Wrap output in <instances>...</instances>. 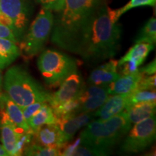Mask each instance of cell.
Masks as SVG:
<instances>
[{
	"mask_svg": "<svg viewBox=\"0 0 156 156\" xmlns=\"http://www.w3.org/2000/svg\"><path fill=\"white\" fill-rule=\"evenodd\" d=\"M59 86L56 92L50 93L48 97L47 103L51 107L77 98L83 92L85 85L81 75L75 72L68 76Z\"/></svg>",
	"mask_w": 156,
	"mask_h": 156,
	"instance_id": "cell-9",
	"label": "cell"
},
{
	"mask_svg": "<svg viewBox=\"0 0 156 156\" xmlns=\"http://www.w3.org/2000/svg\"><path fill=\"white\" fill-rule=\"evenodd\" d=\"M108 153L106 151H100V150L95 149L90 147H87L85 145H78L74 151L73 155L76 156H103L108 155Z\"/></svg>",
	"mask_w": 156,
	"mask_h": 156,
	"instance_id": "cell-27",
	"label": "cell"
},
{
	"mask_svg": "<svg viewBox=\"0 0 156 156\" xmlns=\"http://www.w3.org/2000/svg\"><path fill=\"white\" fill-rule=\"evenodd\" d=\"M3 86L6 94L21 108L38 101L47 102L50 95L21 66L7 69Z\"/></svg>",
	"mask_w": 156,
	"mask_h": 156,
	"instance_id": "cell-4",
	"label": "cell"
},
{
	"mask_svg": "<svg viewBox=\"0 0 156 156\" xmlns=\"http://www.w3.org/2000/svg\"><path fill=\"white\" fill-rule=\"evenodd\" d=\"M44 103V101H38V102L31 103V104L22 108L23 117H24L27 124H28L29 120L32 118V116L35 114H36L39 111V109L41 108Z\"/></svg>",
	"mask_w": 156,
	"mask_h": 156,
	"instance_id": "cell-28",
	"label": "cell"
},
{
	"mask_svg": "<svg viewBox=\"0 0 156 156\" xmlns=\"http://www.w3.org/2000/svg\"><path fill=\"white\" fill-rule=\"evenodd\" d=\"M143 76L139 71L130 75H120L116 80L108 85V94H126L132 93L136 89L138 83Z\"/></svg>",
	"mask_w": 156,
	"mask_h": 156,
	"instance_id": "cell-16",
	"label": "cell"
},
{
	"mask_svg": "<svg viewBox=\"0 0 156 156\" xmlns=\"http://www.w3.org/2000/svg\"><path fill=\"white\" fill-rule=\"evenodd\" d=\"M0 38L8 39L9 41L18 44L12 29L7 25L0 22Z\"/></svg>",
	"mask_w": 156,
	"mask_h": 156,
	"instance_id": "cell-32",
	"label": "cell"
},
{
	"mask_svg": "<svg viewBox=\"0 0 156 156\" xmlns=\"http://www.w3.org/2000/svg\"><path fill=\"white\" fill-rule=\"evenodd\" d=\"M1 126V140L5 151L9 155L14 156L20 132L23 129L17 128L12 123L7 119H0Z\"/></svg>",
	"mask_w": 156,
	"mask_h": 156,
	"instance_id": "cell-17",
	"label": "cell"
},
{
	"mask_svg": "<svg viewBox=\"0 0 156 156\" xmlns=\"http://www.w3.org/2000/svg\"><path fill=\"white\" fill-rule=\"evenodd\" d=\"M8 153L5 151L2 145H0V156H8Z\"/></svg>",
	"mask_w": 156,
	"mask_h": 156,
	"instance_id": "cell-34",
	"label": "cell"
},
{
	"mask_svg": "<svg viewBox=\"0 0 156 156\" xmlns=\"http://www.w3.org/2000/svg\"><path fill=\"white\" fill-rule=\"evenodd\" d=\"M109 96L108 86L89 85L85 86L79 96L80 113L95 112L104 103Z\"/></svg>",
	"mask_w": 156,
	"mask_h": 156,
	"instance_id": "cell-10",
	"label": "cell"
},
{
	"mask_svg": "<svg viewBox=\"0 0 156 156\" xmlns=\"http://www.w3.org/2000/svg\"><path fill=\"white\" fill-rule=\"evenodd\" d=\"M31 12L29 0H0V22L12 29L18 43L28 30Z\"/></svg>",
	"mask_w": 156,
	"mask_h": 156,
	"instance_id": "cell-7",
	"label": "cell"
},
{
	"mask_svg": "<svg viewBox=\"0 0 156 156\" xmlns=\"http://www.w3.org/2000/svg\"><path fill=\"white\" fill-rule=\"evenodd\" d=\"M54 18L53 12L42 7L20 42V51L23 58L30 59L43 49L51 33Z\"/></svg>",
	"mask_w": 156,
	"mask_h": 156,
	"instance_id": "cell-6",
	"label": "cell"
},
{
	"mask_svg": "<svg viewBox=\"0 0 156 156\" xmlns=\"http://www.w3.org/2000/svg\"><path fill=\"white\" fill-rule=\"evenodd\" d=\"M156 0H130L129 2L118 9H114L115 15L116 18L119 20L120 17L126 12L135 7H142V6H151L154 7L155 5Z\"/></svg>",
	"mask_w": 156,
	"mask_h": 156,
	"instance_id": "cell-26",
	"label": "cell"
},
{
	"mask_svg": "<svg viewBox=\"0 0 156 156\" xmlns=\"http://www.w3.org/2000/svg\"><path fill=\"white\" fill-rule=\"evenodd\" d=\"M128 133L121 147V151L125 153H135L145 151L155 140V116L134 124Z\"/></svg>",
	"mask_w": 156,
	"mask_h": 156,
	"instance_id": "cell-8",
	"label": "cell"
},
{
	"mask_svg": "<svg viewBox=\"0 0 156 156\" xmlns=\"http://www.w3.org/2000/svg\"><path fill=\"white\" fill-rule=\"evenodd\" d=\"M129 93L109 95L104 103L94 112L95 118L106 120L119 114L128 106Z\"/></svg>",
	"mask_w": 156,
	"mask_h": 156,
	"instance_id": "cell-13",
	"label": "cell"
},
{
	"mask_svg": "<svg viewBox=\"0 0 156 156\" xmlns=\"http://www.w3.org/2000/svg\"><path fill=\"white\" fill-rule=\"evenodd\" d=\"M156 41V20L151 17L142 27L139 35L136 37L134 43H147L155 44Z\"/></svg>",
	"mask_w": 156,
	"mask_h": 156,
	"instance_id": "cell-23",
	"label": "cell"
},
{
	"mask_svg": "<svg viewBox=\"0 0 156 156\" xmlns=\"http://www.w3.org/2000/svg\"><path fill=\"white\" fill-rule=\"evenodd\" d=\"M2 74L0 72V92H1L2 90Z\"/></svg>",
	"mask_w": 156,
	"mask_h": 156,
	"instance_id": "cell-35",
	"label": "cell"
},
{
	"mask_svg": "<svg viewBox=\"0 0 156 156\" xmlns=\"http://www.w3.org/2000/svg\"><path fill=\"white\" fill-rule=\"evenodd\" d=\"M118 68V61L112 59L95 68L89 76L88 85L108 86L120 77Z\"/></svg>",
	"mask_w": 156,
	"mask_h": 156,
	"instance_id": "cell-14",
	"label": "cell"
},
{
	"mask_svg": "<svg viewBox=\"0 0 156 156\" xmlns=\"http://www.w3.org/2000/svg\"><path fill=\"white\" fill-rule=\"evenodd\" d=\"M25 155L33 156H57L61 155V149L56 147H46L36 143L30 144L25 148Z\"/></svg>",
	"mask_w": 156,
	"mask_h": 156,
	"instance_id": "cell-24",
	"label": "cell"
},
{
	"mask_svg": "<svg viewBox=\"0 0 156 156\" xmlns=\"http://www.w3.org/2000/svg\"><path fill=\"white\" fill-rule=\"evenodd\" d=\"M140 64L134 61H128L124 62L119 67L121 68V73L122 75H130V74H134L138 72Z\"/></svg>",
	"mask_w": 156,
	"mask_h": 156,
	"instance_id": "cell-31",
	"label": "cell"
},
{
	"mask_svg": "<svg viewBox=\"0 0 156 156\" xmlns=\"http://www.w3.org/2000/svg\"><path fill=\"white\" fill-rule=\"evenodd\" d=\"M138 71L141 73L142 75L145 76L148 75H153L155 74L156 71V62L155 59L152 61L151 63H149L145 67H143L142 68H139Z\"/></svg>",
	"mask_w": 156,
	"mask_h": 156,
	"instance_id": "cell-33",
	"label": "cell"
},
{
	"mask_svg": "<svg viewBox=\"0 0 156 156\" xmlns=\"http://www.w3.org/2000/svg\"><path fill=\"white\" fill-rule=\"evenodd\" d=\"M153 48V44L147 43H136L129 48L125 55L121 58L119 61H118V67L128 61L136 62L142 65Z\"/></svg>",
	"mask_w": 156,
	"mask_h": 156,
	"instance_id": "cell-21",
	"label": "cell"
},
{
	"mask_svg": "<svg viewBox=\"0 0 156 156\" xmlns=\"http://www.w3.org/2000/svg\"><path fill=\"white\" fill-rule=\"evenodd\" d=\"M20 55L16 43L0 38V69L9 67Z\"/></svg>",
	"mask_w": 156,
	"mask_h": 156,
	"instance_id": "cell-20",
	"label": "cell"
},
{
	"mask_svg": "<svg viewBox=\"0 0 156 156\" xmlns=\"http://www.w3.org/2000/svg\"><path fill=\"white\" fill-rule=\"evenodd\" d=\"M57 119L53 112V108L47 102H45L41 108L29 120L28 125L34 134L45 124H56Z\"/></svg>",
	"mask_w": 156,
	"mask_h": 156,
	"instance_id": "cell-19",
	"label": "cell"
},
{
	"mask_svg": "<svg viewBox=\"0 0 156 156\" xmlns=\"http://www.w3.org/2000/svg\"><path fill=\"white\" fill-rule=\"evenodd\" d=\"M80 101L78 97L77 98L52 107V108L58 122V120L69 118L80 114Z\"/></svg>",
	"mask_w": 156,
	"mask_h": 156,
	"instance_id": "cell-22",
	"label": "cell"
},
{
	"mask_svg": "<svg viewBox=\"0 0 156 156\" xmlns=\"http://www.w3.org/2000/svg\"><path fill=\"white\" fill-rule=\"evenodd\" d=\"M37 65L45 83L56 87L68 76L77 72V63L73 58L56 50L48 49L39 56Z\"/></svg>",
	"mask_w": 156,
	"mask_h": 156,
	"instance_id": "cell-5",
	"label": "cell"
},
{
	"mask_svg": "<svg viewBox=\"0 0 156 156\" xmlns=\"http://www.w3.org/2000/svg\"><path fill=\"white\" fill-rule=\"evenodd\" d=\"M103 0H64V6L54 18L51 42L69 51L83 29Z\"/></svg>",
	"mask_w": 156,
	"mask_h": 156,
	"instance_id": "cell-2",
	"label": "cell"
},
{
	"mask_svg": "<svg viewBox=\"0 0 156 156\" xmlns=\"http://www.w3.org/2000/svg\"><path fill=\"white\" fill-rule=\"evenodd\" d=\"M155 90L136 89L129 93L128 106L142 102H155Z\"/></svg>",
	"mask_w": 156,
	"mask_h": 156,
	"instance_id": "cell-25",
	"label": "cell"
},
{
	"mask_svg": "<svg viewBox=\"0 0 156 156\" xmlns=\"http://www.w3.org/2000/svg\"><path fill=\"white\" fill-rule=\"evenodd\" d=\"M0 113L1 119L8 120L16 127L24 131H31L23 117L22 108L12 101L5 93L0 92Z\"/></svg>",
	"mask_w": 156,
	"mask_h": 156,
	"instance_id": "cell-11",
	"label": "cell"
},
{
	"mask_svg": "<svg viewBox=\"0 0 156 156\" xmlns=\"http://www.w3.org/2000/svg\"><path fill=\"white\" fill-rule=\"evenodd\" d=\"M34 143L46 147H56L62 149L66 145L61 131L56 124H45L34 134Z\"/></svg>",
	"mask_w": 156,
	"mask_h": 156,
	"instance_id": "cell-15",
	"label": "cell"
},
{
	"mask_svg": "<svg viewBox=\"0 0 156 156\" xmlns=\"http://www.w3.org/2000/svg\"><path fill=\"white\" fill-rule=\"evenodd\" d=\"M155 74L148 76L144 75L138 83L136 89L153 90H155Z\"/></svg>",
	"mask_w": 156,
	"mask_h": 156,
	"instance_id": "cell-30",
	"label": "cell"
},
{
	"mask_svg": "<svg viewBox=\"0 0 156 156\" xmlns=\"http://www.w3.org/2000/svg\"><path fill=\"white\" fill-rule=\"evenodd\" d=\"M115 11L103 3L71 46L69 52L79 55L86 63L96 64L116 55L122 30Z\"/></svg>",
	"mask_w": 156,
	"mask_h": 156,
	"instance_id": "cell-1",
	"label": "cell"
},
{
	"mask_svg": "<svg viewBox=\"0 0 156 156\" xmlns=\"http://www.w3.org/2000/svg\"><path fill=\"white\" fill-rule=\"evenodd\" d=\"M155 102H142L129 105L125 111L132 124L141 122L145 119L155 116Z\"/></svg>",
	"mask_w": 156,
	"mask_h": 156,
	"instance_id": "cell-18",
	"label": "cell"
},
{
	"mask_svg": "<svg viewBox=\"0 0 156 156\" xmlns=\"http://www.w3.org/2000/svg\"><path fill=\"white\" fill-rule=\"evenodd\" d=\"M94 118V112H87L80 113L69 118L58 120L56 124L61 131L64 143L66 144L73 139L78 130L86 126Z\"/></svg>",
	"mask_w": 156,
	"mask_h": 156,
	"instance_id": "cell-12",
	"label": "cell"
},
{
	"mask_svg": "<svg viewBox=\"0 0 156 156\" xmlns=\"http://www.w3.org/2000/svg\"><path fill=\"white\" fill-rule=\"evenodd\" d=\"M132 128L125 109L106 120L90 122L80 134L81 145L110 153L111 151Z\"/></svg>",
	"mask_w": 156,
	"mask_h": 156,
	"instance_id": "cell-3",
	"label": "cell"
},
{
	"mask_svg": "<svg viewBox=\"0 0 156 156\" xmlns=\"http://www.w3.org/2000/svg\"><path fill=\"white\" fill-rule=\"evenodd\" d=\"M37 3L41 5L43 8L48 9L52 12L60 11L64 6V0H35Z\"/></svg>",
	"mask_w": 156,
	"mask_h": 156,
	"instance_id": "cell-29",
	"label": "cell"
}]
</instances>
